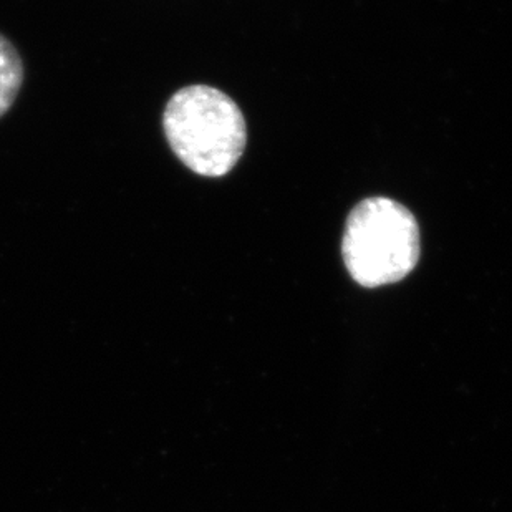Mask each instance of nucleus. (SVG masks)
<instances>
[{
  "label": "nucleus",
  "instance_id": "nucleus-2",
  "mask_svg": "<svg viewBox=\"0 0 512 512\" xmlns=\"http://www.w3.org/2000/svg\"><path fill=\"white\" fill-rule=\"evenodd\" d=\"M420 228L411 211L388 198H368L353 208L342 254L353 281L375 289L405 279L420 261Z\"/></svg>",
  "mask_w": 512,
  "mask_h": 512
},
{
  "label": "nucleus",
  "instance_id": "nucleus-1",
  "mask_svg": "<svg viewBox=\"0 0 512 512\" xmlns=\"http://www.w3.org/2000/svg\"><path fill=\"white\" fill-rule=\"evenodd\" d=\"M163 131L176 158L204 178L231 173L247 145L241 108L208 85H191L174 93L163 112Z\"/></svg>",
  "mask_w": 512,
  "mask_h": 512
},
{
  "label": "nucleus",
  "instance_id": "nucleus-3",
  "mask_svg": "<svg viewBox=\"0 0 512 512\" xmlns=\"http://www.w3.org/2000/svg\"><path fill=\"white\" fill-rule=\"evenodd\" d=\"M24 83V62L14 44L0 34V118L9 112Z\"/></svg>",
  "mask_w": 512,
  "mask_h": 512
}]
</instances>
